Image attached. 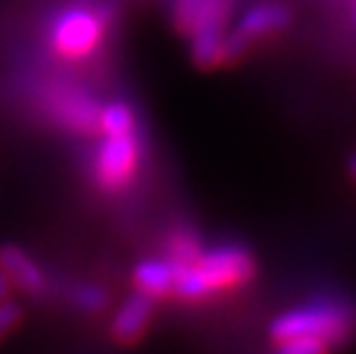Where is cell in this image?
I'll list each match as a JSON object with an SVG mask.
<instances>
[{
	"mask_svg": "<svg viewBox=\"0 0 356 354\" xmlns=\"http://www.w3.org/2000/svg\"><path fill=\"white\" fill-rule=\"evenodd\" d=\"M0 272L10 278L12 285H17L21 292H26V295L40 297L49 290V281L40 269V265L17 244L0 246Z\"/></svg>",
	"mask_w": 356,
	"mask_h": 354,
	"instance_id": "ba28073f",
	"label": "cell"
},
{
	"mask_svg": "<svg viewBox=\"0 0 356 354\" xmlns=\"http://www.w3.org/2000/svg\"><path fill=\"white\" fill-rule=\"evenodd\" d=\"M347 172H350V177L356 182V152L350 156V161H347Z\"/></svg>",
	"mask_w": 356,
	"mask_h": 354,
	"instance_id": "e0dca14e",
	"label": "cell"
},
{
	"mask_svg": "<svg viewBox=\"0 0 356 354\" xmlns=\"http://www.w3.org/2000/svg\"><path fill=\"white\" fill-rule=\"evenodd\" d=\"M234 0H200L198 17L191 28V58L202 70L223 65L221 49L223 37L228 33V21L232 14Z\"/></svg>",
	"mask_w": 356,
	"mask_h": 354,
	"instance_id": "52a82bcc",
	"label": "cell"
},
{
	"mask_svg": "<svg viewBox=\"0 0 356 354\" xmlns=\"http://www.w3.org/2000/svg\"><path fill=\"white\" fill-rule=\"evenodd\" d=\"M42 104L63 129L81 134V136L99 134L102 104L83 88L72 86V83H51L42 92Z\"/></svg>",
	"mask_w": 356,
	"mask_h": 354,
	"instance_id": "8992f818",
	"label": "cell"
},
{
	"mask_svg": "<svg viewBox=\"0 0 356 354\" xmlns=\"http://www.w3.org/2000/svg\"><path fill=\"white\" fill-rule=\"evenodd\" d=\"M154 301L145 292L136 290L122 306L118 308L115 318L111 322V336L113 341L120 345H131L136 341H140V336L145 334V329L149 325L154 311Z\"/></svg>",
	"mask_w": 356,
	"mask_h": 354,
	"instance_id": "9c48e42d",
	"label": "cell"
},
{
	"mask_svg": "<svg viewBox=\"0 0 356 354\" xmlns=\"http://www.w3.org/2000/svg\"><path fill=\"white\" fill-rule=\"evenodd\" d=\"M202 244L198 232L188 225H177L165 237V258H170L177 265H188L200 255Z\"/></svg>",
	"mask_w": 356,
	"mask_h": 354,
	"instance_id": "8fae6325",
	"label": "cell"
},
{
	"mask_svg": "<svg viewBox=\"0 0 356 354\" xmlns=\"http://www.w3.org/2000/svg\"><path fill=\"white\" fill-rule=\"evenodd\" d=\"M255 276L253 255L239 244H221L200 255L188 265H177L175 297L186 301L207 299L214 292L232 290Z\"/></svg>",
	"mask_w": 356,
	"mask_h": 354,
	"instance_id": "7a4b0ae2",
	"label": "cell"
},
{
	"mask_svg": "<svg viewBox=\"0 0 356 354\" xmlns=\"http://www.w3.org/2000/svg\"><path fill=\"white\" fill-rule=\"evenodd\" d=\"M19 320H21V306L17 301L12 299L0 301V341L19 325Z\"/></svg>",
	"mask_w": 356,
	"mask_h": 354,
	"instance_id": "9a60e30c",
	"label": "cell"
},
{
	"mask_svg": "<svg viewBox=\"0 0 356 354\" xmlns=\"http://www.w3.org/2000/svg\"><path fill=\"white\" fill-rule=\"evenodd\" d=\"M200 0H172V21L179 28V33L188 35L198 17Z\"/></svg>",
	"mask_w": 356,
	"mask_h": 354,
	"instance_id": "5bb4252c",
	"label": "cell"
},
{
	"mask_svg": "<svg viewBox=\"0 0 356 354\" xmlns=\"http://www.w3.org/2000/svg\"><path fill=\"white\" fill-rule=\"evenodd\" d=\"M138 129L104 136L92 156V179L106 193H120L134 182L140 166Z\"/></svg>",
	"mask_w": 356,
	"mask_h": 354,
	"instance_id": "277c9868",
	"label": "cell"
},
{
	"mask_svg": "<svg viewBox=\"0 0 356 354\" xmlns=\"http://www.w3.org/2000/svg\"><path fill=\"white\" fill-rule=\"evenodd\" d=\"M113 21V7L106 5H72L56 14L49 28L53 54L65 60H83L92 56L104 42Z\"/></svg>",
	"mask_w": 356,
	"mask_h": 354,
	"instance_id": "3957f363",
	"label": "cell"
},
{
	"mask_svg": "<svg viewBox=\"0 0 356 354\" xmlns=\"http://www.w3.org/2000/svg\"><path fill=\"white\" fill-rule=\"evenodd\" d=\"M292 12L287 10L283 3H274V0H264V3L253 5L251 10L241 14L230 33L223 37V49H221V63H237L241 56L248 54V49L255 42L267 40L278 33H283L285 28H290Z\"/></svg>",
	"mask_w": 356,
	"mask_h": 354,
	"instance_id": "5b68a950",
	"label": "cell"
},
{
	"mask_svg": "<svg viewBox=\"0 0 356 354\" xmlns=\"http://www.w3.org/2000/svg\"><path fill=\"white\" fill-rule=\"evenodd\" d=\"M67 299L83 313H102L108 304V292L95 283H74L67 292Z\"/></svg>",
	"mask_w": 356,
	"mask_h": 354,
	"instance_id": "4fadbf2b",
	"label": "cell"
},
{
	"mask_svg": "<svg viewBox=\"0 0 356 354\" xmlns=\"http://www.w3.org/2000/svg\"><path fill=\"white\" fill-rule=\"evenodd\" d=\"M356 331V311L345 299H315L280 313L269 338L283 354H320L345 345Z\"/></svg>",
	"mask_w": 356,
	"mask_h": 354,
	"instance_id": "6da1fadb",
	"label": "cell"
},
{
	"mask_svg": "<svg viewBox=\"0 0 356 354\" xmlns=\"http://www.w3.org/2000/svg\"><path fill=\"white\" fill-rule=\"evenodd\" d=\"M175 283H177V262H172L170 258L143 260L134 269L136 290L145 292L152 299L175 295Z\"/></svg>",
	"mask_w": 356,
	"mask_h": 354,
	"instance_id": "30bf717a",
	"label": "cell"
},
{
	"mask_svg": "<svg viewBox=\"0 0 356 354\" xmlns=\"http://www.w3.org/2000/svg\"><path fill=\"white\" fill-rule=\"evenodd\" d=\"M10 288H12L10 278H7L3 272H0V301L7 299V295H10Z\"/></svg>",
	"mask_w": 356,
	"mask_h": 354,
	"instance_id": "2e32d148",
	"label": "cell"
},
{
	"mask_svg": "<svg viewBox=\"0 0 356 354\" xmlns=\"http://www.w3.org/2000/svg\"><path fill=\"white\" fill-rule=\"evenodd\" d=\"M138 129L136 124V113L134 108L124 102H111L102 106L99 115V134L111 136V134H127Z\"/></svg>",
	"mask_w": 356,
	"mask_h": 354,
	"instance_id": "7c38bea8",
	"label": "cell"
}]
</instances>
